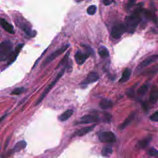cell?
<instances>
[{
	"label": "cell",
	"mask_w": 158,
	"mask_h": 158,
	"mask_svg": "<svg viewBox=\"0 0 158 158\" xmlns=\"http://www.w3.org/2000/svg\"><path fill=\"white\" fill-rule=\"evenodd\" d=\"M141 9H136L131 15L126 17L125 25L127 31L130 33H132L135 31L136 28L141 20Z\"/></svg>",
	"instance_id": "1"
},
{
	"label": "cell",
	"mask_w": 158,
	"mask_h": 158,
	"mask_svg": "<svg viewBox=\"0 0 158 158\" xmlns=\"http://www.w3.org/2000/svg\"><path fill=\"white\" fill-rule=\"evenodd\" d=\"M12 44L9 41H4L0 44V60L1 61L9 59L12 53Z\"/></svg>",
	"instance_id": "2"
},
{
	"label": "cell",
	"mask_w": 158,
	"mask_h": 158,
	"mask_svg": "<svg viewBox=\"0 0 158 158\" xmlns=\"http://www.w3.org/2000/svg\"><path fill=\"white\" fill-rule=\"evenodd\" d=\"M69 47V44H65L64 46H62V47H60V48L57 49V50H56L55 51H54L53 52H52L49 56H48L45 60L43 61V64H42V67H44L46 65H48L49 63L51 62L54 59H55L57 56H60V54H62L63 52H64V51Z\"/></svg>",
	"instance_id": "3"
},
{
	"label": "cell",
	"mask_w": 158,
	"mask_h": 158,
	"mask_svg": "<svg viewBox=\"0 0 158 158\" xmlns=\"http://www.w3.org/2000/svg\"><path fill=\"white\" fill-rule=\"evenodd\" d=\"M65 68H63L60 72H59V73L57 75V76L56 77V78H55V79L51 82V83L46 88V89L44 90V91L42 93V94L41 95V96L40 97V98L38 99V101H37V102H36V105H38V104H40L41 101H42V100L46 97V96L47 95V94L49 92V91L52 88V87L56 84V83H57V81L61 78V77L63 75V74L64 73V72H65Z\"/></svg>",
	"instance_id": "4"
},
{
	"label": "cell",
	"mask_w": 158,
	"mask_h": 158,
	"mask_svg": "<svg viewBox=\"0 0 158 158\" xmlns=\"http://www.w3.org/2000/svg\"><path fill=\"white\" fill-rule=\"evenodd\" d=\"M98 138L102 143H114L116 141L115 135L111 131H102L99 133Z\"/></svg>",
	"instance_id": "5"
},
{
	"label": "cell",
	"mask_w": 158,
	"mask_h": 158,
	"mask_svg": "<svg viewBox=\"0 0 158 158\" xmlns=\"http://www.w3.org/2000/svg\"><path fill=\"white\" fill-rule=\"evenodd\" d=\"M126 31L127 29L125 24L118 23L113 27L111 31V36L115 39H118Z\"/></svg>",
	"instance_id": "6"
},
{
	"label": "cell",
	"mask_w": 158,
	"mask_h": 158,
	"mask_svg": "<svg viewBox=\"0 0 158 158\" xmlns=\"http://www.w3.org/2000/svg\"><path fill=\"white\" fill-rule=\"evenodd\" d=\"M158 60V54H153L152 56H149L146 59H145L144 60H143L138 66L136 68L137 71H139L146 67L149 65L150 64L154 63L156 60Z\"/></svg>",
	"instance_id": "7"
},
{
	"label": "cell",
	"mask_w": 158,
	"mask_h": 158,
	"mask_svg": "<svg viewBox=\"0 0 158 158\" xmlns=\"http://www.w3.org/2000/svg\"><path fill=\"white\" fill-rule=\"evenodd\" d=\"M99 79V75L96 72H90L86 77V78L81 83V85L83 86H86L88 84L92 83L96 81Z\"/></svg>",
	"instance_id": "8"
},
{
	"label": "cell",
	"mask_w": 158,
	"mask_h": 158,
	"mask_svg": "<svg viewBox=\"0 0 158 158\" xmlns=\"http://www.w3.org/2000/svg\"><path fill=\"white\" fill-rule=\"evenodd\" d=\"M89 54L88 53H83L81 51L78 50L75 54V59L76 62L78 65H82L88 58Z\"/></svg>",
	"instance_id": "9"
},
{
	"label": "cell",
	"mask_w": 158,
	"mask_h": 158,
	"mask_svg": "<svg viewBox=\"0 0 158 158\" xmlns=\"http://www.w3.org/2000/svg\"><path fill=\"white\" fill-rule=\"evenodd\" d=\"M99 120L98 117L94 115H85L82 116L80 118V121L78 123H90L93 122H96Z\"/></svg>",
	"instance_id": "10"
},
{
	"label": "cell",
	"mask_w": 158,
	"mask_h": 158,
	"mask_svg": "<svg viewBox=\"0 0 158 158\" xmlns=\"http://www.w3.org/2000/svg\"><path fill=\"white\" fill-rule=\"evenodd\" d=\"M95 126L96 125H91V126L85 127H83V128H82L81 129H79V130H77L73 133V136H82L88 133L91 131H92L93 129L95 127Z\"/></svg>",
	"instance_id": "11"
},
{
	"label": "cell",
	"mask_w": 158,
	"mask_h": 158,
	"mask_svg": "<svg viewBox=\"0 0 158 158\" xmlns=\"http://www.w3.org/2000/svg\"><path fill=\"white\" fill-rule=\"evenodd\" d=\"M135 116H136V114L135 112H133L131 114H130L126 118V119L123 121V122L121 125H120V126L118 127V129L120 130H122L125 129L134 120Z\"/></svg>",
	"instance_id": "12"
},
{
	"label": "cell",
	"mask_w": 158,
	"mask_h": 158,
	"mask_svg": "<svg viewBox=\"0 0 158 158\" xmlns=\"http://www.w3.org/2000/svg\"><path fill=\"white\" fill-rule=\"evenodd\" d=\"M158 100V88L153 86L151 89L149 101L151 103L155 104Z\"/></svg>",
	"instance_id": "13"
},
{
	"label": "cell",
	"mask_w": 158,
	"mask_h": 158,
	"mask_svg": "<svg viewBox=\"0 0 158 158\" xmlns=\"http://www.w3.org/2000/svg\"><path fill=\"white\" fill-rule=\"evenodd\" d=\"M1 26L6 31H7L8 33H11V34H14L15 32H14V27L13 26L9 23L6 20H5L4 19H1Z\"/></svg>",
	"instance_id": "14"
},
{
	"label": "cell",
	"mask_w": 158,
	"mask_h": 158,
	"mask_svg": "<svg viewBox=\"0 0 158 158\" xmlns=\"http://www.w3.org/2000/svg\"><path fill=\"white\" fill-rule=\"evenodd\" d=\"M112 105L113 102H112V101L108 99H102L99 103V107L103 110H106L110 108L112 106Z\"/></svg>",
	"instance_id": "15"
},
{
	"label": "cell",
	"mask_w": 158,
	"mask_h": 158,
	"mask_svg": "<svg viewBox=\"0 0 158 158\" xmlns=\"http://www.w3.org/2000/svg\"><path fill=\"white\" fill-rule=\"evenodd\" d=\"M73 113V110L72 109H68L62 114L59 116V120L61 122H64L68 120L69 118L71 117Z\"/></svg>",
	"instance_id": "16"
},
{
	"label": "cell",
	"mask_w": 158,
	"mask_h": 158,
	"mask_svg": "<svg viewBox=\"0 0 158 158\" xmlns=\"http://www.w3.org/2000/svg\"><path fill=\"white\" fill-rule=\"evenodd\" d=\"M151 136L146 137V138L139 140L138 142L137 147L138 148H139V149H144V148H145L149 144V143L151 141Z\"/></svg>",
	"instance_id": "17"
},
{
	"label": "cell",
	"mask_w": 158,
	"mask_h": 158,
	"mask_svg": "<svg viewBox=\"0 0 158 158\" xmlns=\"http://www.w3.org/2000/svg\"><path fill=\"white\" fill-rule=\"evenodd\" d=\"M131 71L130 69H128V68L125 69L123 70V73H122V77H121L120 79L119 80V82L123 83V82L127 81L130 78V75H131Z\"/></svg>",
	"instance_id": "18"
},
{
	"label": "cell",
	"mask_w": 158,
	"mask_h": 158,
	"mask_svg": "<svg viewBox=\"0 0 158 158\" xmlns=\"http://www.w3.org/2000/svg\"><path fill=\"white\" fill-rule=\"evenodd\" d=\"M26 146H27V143L25 141H23V140L20 141L15 144L14 148L12 149V151L15 152L20 151L22 149H24L26 147Z\"/></svg>",
	"instance_id": "19"
},
{
	"label": "cell",
	"mask_w": 158,
	"mask_h": 158,
	"mask_svg": "<svg viewBox=\"0 0 158 158\" xmlns=\"http://www.w3.org/2000/svg\"><path fill=\"white\" fill-rule=\"evenodd\" d=\"M112 153V148L110 146H106L101 149V155L103 157H108Z\"/></svg>",
	"instance_id": "20"
},
{
	"label": "cell",
	"mask_w": 158,
	"mask_h": 158,
	"mask_svg": "<svg viewBox=\"0 0 158 158\" xmlns=\"http://www.w3.org/2000/svg\"><path fill=\"white\" fill-rule=\"evenodd\" d=\"M22 46H23L22 44L19 45V46L17 47V48H16V49L15 50V51L12 53V54H11L10 58L9 59V62H8L9 64H11L12 62H13L15 60L16 57L17 56V55H18V54H19V51H20V49L22 48Z\"/></svg>",
	"instance_id": "21"
},
{
	"label": "cell",
	"mask_w": 158,
	"mask_h": 158,
	"mask_svg": "<svg viewBox=\"0 0 158 158\" xmlns=\"http://www.w3.org/2000/svg\"><path fill=\"white\" fill-rule=\"evenodd\" d=\"M149 88V85L148 84H144L142 86H141L137 90V94L139 96H143L146 94V93L148 91Z\"/></svg>",
	"instance_id": "22"
},
{
	"label": "cell",
	"mask_w": 158,
	"mask_h": 158,
	"mask_svg": "<svg viewBox=\"0 0 158 158\" xmlns=\"http://www.w3.org/2000/svg\"><path fill=\"white\" fill-rule=\"evenodd\" d=\"M98 54L100 56V57H101L102 58L107 57L109 56V54L107 49L106 47H104V46H102V47L99 48Z\"/></svg>",
	"instance_id": "23"
},
{
	"label": "cell",
	"mask_w": 158,
	"mask_h": 158,
	"mask_svg": "<svg viewBox=\"0 0 158 158\" xmlns=\"http://www.w3.org/2000/svg\"><path fill=\"white\" fill-rule=\"evenodd\" d=\"M25 91V88H23V87L17 88L14 89L12 91L11 94H14V95H19V94L23 93Z\"/></svg>",
	"instance_id": "24"
},
{
	"label": "cell",
	"mask_w": 158,
	"mask_h": 158,
	"mask_svg": "<svg viewBox=\"0 0 158 158\" xmlns=\"http://www.w3.org/2000/svg\"><path fill=\"white\" fill-rule=\"evenodd\" d=\"M148 154L154 157L158 158V150L155 148H151L148 150Z\"/></svg>",
	"instance_id": "25"
},
{
	"label": "cell",
	"mask_w": 158,
	"mask_h": 158,
	"mask_svg": "<svg viewBox=\"0 0 158 158\" xmlns=\"http://www.w3.org/2000/svg\"><path fill=\"white\" fill-rule=\"evenodd\" d=\"M87 14L90 15H94L96 12V6L94 5H91L90 6H89L87 8Z\"/></svg>",
	"instance_id": "26"
},
{
	"label": "cell",
	"mask_w": 158,
	"mask_h": 158,
	"mask_svg": "<svg viewBox=\"0 0 158 158\" xmlns=\"http://www.w3.org/2000/svg\"><path fill=\"white\" fill-rule=\"evenodd\" d=\"M69 52H68L66 54H65V56L64 57V58L60 60V62H59V64H58V65L57 66V67H59V66H61V65H64L67 62V59H68V56H69Z\"/></svg>",
	"instance_id": "27"
},
{
	"label": "cell",
	"mask_w": 158,
	"mask_h": 158,
	"mask_svg": "<svg viewBox=\"0 0 158 158\" xmlns=\"http://www.w3.org/2000/svg\"><path fill=\"white\" fill-rule=\"evenodd\" d=\"M150 120L153 122H157L158 121V111H156L154 112L149 117Z\"/></svg>",
	"instance_id": "28"
},
{
	"label": "cell",
	"mask_w": 158,
	"mask_h": 158,
	"mask_svg": "<svg viewBox=\"0 0 158 158\" xmlns=\"http://www.w3.org/2000/svg\"><path fill=\"white\" fill-rule=\"evenodd\" d=\"M104 116V120L106 122H110V120L112 119V115L110 114H108V113L105 114Z\"/></svg>",
	"instance_id": "29"
},
{
	"label": "cell",
	"mask_w": 158,
	"mask_h": 158,
	"mask_svg": "<svg viewBox=\"0 0 158 158\" xmlns=\"http://www.w3.org/2000/svg\"><path fill=\"white\" fill-rule=\"evenodd\" d=\"M102 1H103V3L106 6H108L111 3V0H102Z\"/></svg>",
	"instance_id": "30"
},
{
	"label": "cell",
	"mask_w": 158,
	"mask_h": 158,
	"mask_svg": "<svg viewBox=\"0 0 158 158\" xmlns=\"http://www.w3.org/2000/svg\"><path fill=\"white\" fill-rule=\"evenodd\" d=\"M76 2H81V1H83V0H75Z\"/></svg>",
	"instance_id": "31"
}]
</instances>
